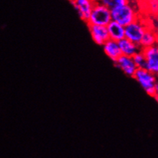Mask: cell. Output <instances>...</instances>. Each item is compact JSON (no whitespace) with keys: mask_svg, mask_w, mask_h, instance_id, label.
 Segmentation results:
<instances>
[{"mask_svg":"<svg viewBox=\"0 0 158 158\" xmlns=\"http://www.w3.org/2000/svg\"><path fill=\"white\" fill-rule=\"evenodd\" d=\"M148 27L138 19L125 26V38L131 41L137 45H140V42L143 38Z\"/></svg>","mask_w":158,"mask_h":158,"instance_id":"cell-4","label":"cell"},{"mask_svg":"<svg viewBox=\"0 0 158 158\" xmlns=\"http://www.w3.org/2000/svg\"><path fill=\"white\" fill-rule=\"evenodd\" d=\"M118 43L119 45L120 50H121V55H126V56L132 57L134 54L141 50L140 45L134 43L126 38L118 41Z\"/></svg>","mask_w":158,"mask_h":158,"instance_id":"cell-10","label":"cell"},{"mask_svg":"<svg viewBox=\"0 0 158 158\" xmlns=\"http://www.w3.org/2000/svg\"><path fill=\"white\" fill-rule=\"evenodd\" d=\"M110 15L111 20L117 22L124 27L137 19V12L134 6L129 2L121 7L110 10Z\"/></svg>","mask_w":158,"mask_h":158,"instance_id":"cell-2","label":"cell"},{"mask_svg":"<svg viewBox=\"0 0 158 158\" xmlns=\"http://www.w3.org/2000/svg\"><path fill=\"white\" fill-rule=\"evenodd\" d=\"M96 0H71L74 9L78 12L80 19L87 23Z\"/></svg>","mask_w":158,"mask_h":158,"instance_id":"cell-6","label":"cell"},{"mask_svg":"<svg viewBox=\"0 0 158 158\" xmlns=\"http://www.w3.org/2000/svg\"><path fill=\"white\" fill-rule=\"evenodd\" d=\"M157 33L154 31V30L148 28L146 30L145 33L143 34V38H142L141 41L140 42V47L142 48H147V47L153 46L157 44Z\"/></svg>","mask_w":158,"mask_h":158,"instance_id":"cell-12","label":"cell"},{"mask_svg":"<svg viewBox=\"0 0 158 158\" xmlns=\"http://www.w3.org/2000/svg\"><path fill=\"white\" fill-rule=\"evenodd\" d=\"M106 27L110 39L118 42L125 38V27L121 26L117 22L111 20Z\"/></svg>","mask_w":158,"mask_h":158,"instance_id":"cell-9","label":"cell"},{"mask_svg":"<svg viewBox=\"0 0 158 158\" xmlns=\"http://www.w3.org/2000/svg\"><path fill=\"white\" fill-rule=\"evenodd\" d=\"M132 58L134 62L135 63L136 66L137 67V69H145V67H146V59H145V57L141 50L137 52L136 54H134L132 56Z\"/></svg>","mask_w":158,"mask_h":158,"instance_id":"cell-14","label":"cell"},{"mask_svg":"<svg viewBox=\"0 0 158 158\" xmlns=\"http://www.w3.org/2000/svg\"><path fill=\"white\" fill-rule=\"evenodd\" d=\"M146 3V7L152 14H157L158 9V0H141Z\"/></svg>","mask_w":158,"mask_h":158,"instance_id":"cell-15","label":"cell"},{"mask_svg":"<svg viewBox=\"0 0 158 158\" xmlns=\"http://www.w3.org/2000/svg\"><path fill=\"white\" fill-rule=\"evenodd\" d=\"M97 1L108 8L110 10H112V9L121 7V6L127 4L130 0H97Z\"/></svg>","mask_w":158,"mask_h":158,"instance_id":"cell-13","label":"cell"},{"mask_svg":"<svg viewBox=\"0 0 158 158\" xmlns=\"http://www.w3.org/2000/svg\"><path fill=\"white\" fill-rule=\"evenodd\" d=\"M103 48L105 53L114 62L121 55L119 45L116 41H114L110 39H107L103 44Z\"/></svg>","mask_w":158,"mask_h":158,"instance_id":"cell-11","label":"cell"},{"mask_svg":"<svg viewBox=\"0 0 158 158\" xmlns=\"http://www.w3.org/2000/svg\"><path fill=\"white\" fill-rule=\"evenodd\" d=\"M133 78L137 81L148 95L157 98L158 85L154 74L144 69H137Z\"/></svg>","mask_w":158,"mask_h":158,"instance_id":"cell-1","label":"cell"},{"mask_svg":"<svg viewBox=\"0 0 158 158\" xmlns=\"http://www.w3.org/2000/svg\"><path fill=\"white\" fill-rule=\"evenodd\" d=\"M93 41L97 45H103L107 39H109L107 27L97 25H88Z\"/></svg>","mask_w":158,"mask_h":158,"instance_id":"cell-8","label":"cell"},{"mask_svg":"<svg viewBox=\"0 0 158 158\" xmlns=\"http://www.w3.org/2000/svg\"><path fill=\"white\" fill-rule=\"evenodd\" d=\"M110 21L111 15L110 9L96 0L88 17L87 24L106 26Z\"/></svg>","mask_w":158,"mask_h":158,"instance_id":"cell-3","label":"cell"},{"mask_svg":"<svg viewBox=\"0 0 158 158\" xmlns=\"http://www.w3.org/2000/svg\"><path fill=\"white\" fill-rule=\"evenodd\" d=\"M114 65L117 68L121 69L126 75L129 77H132V78L137 69L135 63L133 61L132 57L126 56V55H121L114 61Z\"/></svg>","mask_w":158,"mask_h":158,"instance_id":"cell-7","label":"cell"},{"mask_svg":"<svg viewBox=\"0 0 158 158\" xmlns=\"http://www.w3.org/2000/svg\"><path fill=\"white\" fill-rule=\"evenodd\" d=\"M146 59L145 69L157 75L158 72V48L157 45L147 47L141 49Z\"/></svg>","mask_w":158,"mask_h":158,"instance_id":"cell-5","label":"cell"}]
</instances>
